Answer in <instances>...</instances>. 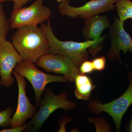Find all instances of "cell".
Here are the masks:
<instances>
[{
  "label": "cell",
  "mask_w": 132,
  "mask_h": 132,
  "mask_svg": "<svg viewBox=\"0 0 132 132\" xmlns=\"http://www.w3.org/2000/svg\"><path fill=\"white\" fill-rule=\"evenodd\" d=\"M115 7L121 21L125 22L127 19H132V2L130 0H117Z\"/></svg>",
  "instance_id": "cell-14"
},
{
  "label": "cell",
  "mask_w": 132,
  "mask_h": 132,
  "mask_svg": "<svg viewBox=\"0 0 132 132\" xmlns=\"http://www.w3.org/2000/svg\"><path fill=\"white\" fill-rule=\"evenodd\" d=\"M1 85V76H0V85Z\"/></svg>",
  "instance_id": "cell-24"
},
{
  "label": "cell",
  "mask_w": 132,
  "mask_h": 132,
  "mask_svg": "<svg viewBox=\"0 0 132 132\" xmlns=\"http://www.w3.org/2000/svg\"><path fill=\"white\" fill-rule=\"evenodd\" d=\"M13 113V109L10 107L5 110L0 111V127H11Z\"/></svg>",
  "instance_id": "cell-16"
},
{
  "label": "cell",
  "mask_w": 132,
  "mask_h": 132,
  "mask_svg": "<svg viewBox=\"0 0 132 132\" xmlns=\"http://www.w3.org/2000/svg\"><path fill=\"white\" fill-rule=\"evenodd\" d=\"M12 43L24 60L35 64L49 54V44L41 28L26 26L17 29L12 38Z\"/></svg>",
  "instance_id": "cell-2"
},
{
  "label": "cell",
  "mask_w": 132,
  "mask_h": 132,
  "mask_svg": "<svg viewBox=\"0 0 132 132\" xmlns=\"http://www.w3.org/2000/svg\"><path fill=\"white\" fill-rule=\"evenodd\" d=\"M23 60L12 43L6 40L0 44L1 85L6 87L13 85L14 79L12 72L16 64Z\"/></svg>",
  "instance_id": "cell-10"
},
{
  "label": "cell",
  "mask_w": 132,
  "mask_h": 132,
  "mask_svg": "<svg viewBox=\"0 0 132 132\" xmlns=\"http://www.w3.org/2000/svg\"><path fill=\"white\" fill-rule=\"evenodd\" d=\"M117 0H92L79 7H75L69 4L70 0L60 2L58 6L59 13L62 16L72 19L90 18L101 13L114 9Z\"/></svg>",
  "instance_id": "cell-7"
},
{
  "label": "cell",
  "mask_w": 132,
  "mask_h": 132,
  "mask_svg": "<svg viewBox=\"0 0 132 132\" xmlns=\"http://www.w3.org/2000/svg\"><path fill=\"white\" fill-rule=\"evenodd\" d=\"M14 71L26 78L31 83L34 90L37 107L39 106L42 95L48 84L55 82L64 83L68 81L64 76L52 75L43 72L36 68L34 63L28 61L23 60L18 63Z\"/></svg>",
  "instance_id": "cell-5"
},
{
  "label": "cell",
  "mask_w": 132,
  "mask_h": 132,
  "mask_svg": "<svg viewBox=\"0 0 132 132\" xmlns=\"http://www.w3.org/2000/svg\"><path fill=\"white\" fill-rule=\"evenodd\" d=\"M124 22L115 18L111 26V46L107 54L110 60H118L119 63L122 64L120 52L125 54H132V39L125 30Z\"/></svg>",
  "instance_id": "cell-9"
},
{
  "label": "cell",
  "mask_w": 132,
  "mask_h": 132,
  "mask_svg": "<svg viewBox=\"0 0 132 132\" xmlns=\"http://www.w3.org/2000/svg\"><path fill=\"white\" fill-rule=\"evenodd\" d=\"M95 70L101 71L105 68L106 64V59L104 56L98 57L94 59L92 61Z\"/></svg>",
  "instance_id": "cell-18"
},
{
  "label": "cell",
  "mask_w": 132,
  "mask_h": 132,
  "mask_svg": "<svg viewBox=\"0 0 132 132\" xmlns=\"http://www.w3.org/2000/svg\"><path fill=\"white\" fill-rule=\"evenodd\" d=\"M79 68L80 73L82 74L90 73L95 70L92 61L88 60L83 62Z\"/></svg>",
  "instance_id": "cell-17"
},
{
  "label": "cell",
  "mask_w": 132,
  "mask_h": 132,
  "mask_svg": "<svg viewBox=\"0 0 132 132\" xmlns=\"http://www.w3.org/2000/svg\"><path fill=\"white\" fill-rule=\"evenodd\" d=\"M127 77L130 84L120 97L106 104H102L98 100H92L88 105V108L95 114L105 112L110 116L115 123L117 132L120 131L122 118L132 104V71L129 72Z\"/></svg>",
  "instance_id": "cell-4"
},
{
  "label": "cell",
  "mask_w": 132,
  "mask_h": 132,
  "mask_svg": "<svg viewBox=\"0 0 132 132\" xmlns=\"http://www.w3.org/2000/svg\"><path fill=\"white\" fill-rule=\"evenodd\" d=\"M10 28L9 19H7L2 2L0 1V44L6 40Z\"/></svg>",
  "instance_id": "cell-15"
},
{
  "label": "cell",
  "mask_w": 132,
  "mask_h": 132,
  "mask_svg": "<svg viewBox=\"0 0 132 132\" xmlns=\"http://www.w3.org/2000/svg\"><path fill=\"white\" fill-rule=\"evenodd\" d=\"M72 120L70 119H69L68 118H67V117H65V119H63V120H61V121H62V122H63V123H61V124H63V125L62 126H61V128L60 129V130H59V131H58L59 132H65V129H64V128H65V126H64V125H65L66 123H68V122H69V121H70Z\"/></svg>",
  "instance_id": "cell-22"
},
{
  "label": "cell",
  "mask_w": 132,
  "mask_h": 132,
  "mask_svg": "<svg viewBox=\"0 0 132 132\" xmlns=\"http://www.w3.org/2000/svg\"><path fill=\"white\" fill-rule=\"evenodd\" d=\"M31 0H0L2 2L7 1H11L13 2V9L21 8L23 7L24 5H26L28 2H30Z\"/></svg>",
  "instance_id": "cell-20"
},
{
  "label": "cell",
  "mask_w": 132,
  "mask_h": 132,
  "mask_svg": "<svg viewBox=\"0 0 132 132\" xmlns=\"http://www.w3.org/2000/svg\"><path fill=\"white\" fill-rule=\"evenodd\" d=\"M40 27L46 36L49 44V53L55 54L70 58L79 67L83 62L88 59V52L95 56L102 48V43L105 36H101L97 40H86L85 42L60 40L55 35L50 20L46 24H41Z\"/></svg>",
  "instance_id": "cell-1"
},
{
  "label": "cell",
  "mask_w": 132,
  "mask_h": 132,
  "mask_svg": "<svg viewBox=\"0 0 132 132\" xmlns=\"http://www.w3.org/2000/svg\"><path fill=\"white\" fill-rule=\"evenodd\" d=\"M39 109L30 120L32 131L40 129L44 122L54 111L59 108L71 111L77 108L75 102L69 100L65 92L55 95L50 88L45 89L44 97L41 100Z\"/></svg>",
  "instance_id": "cell-3"
},
{
  "label": "cell",
  "mask_w": 132,
  "mask_h": 132,
  "mask_svg": "<svg viewBox=\"0 0 132 132\" xmlns=\"http://www.w3.org/2000/svg\"><path fill=\"white\" fill-rule=\"evenodd\" d=\"M35 64L46 72L62 75L71 82H74L76 76L80 73L79 67L70 58L61 55L48 54Z\"/></svg>",
  "instance_id": "cell-8"
},
{
  "label": "cell",
  "mask_w": 132,
  "mask_h": 132,
  "mask_svg": "<svg viewBox=\"0 0 132 132\" xmlns=\"http://www.w3.org/2000/svg\"><path fill=\"white\" fill-rule=\"evenodd\" d=\"M84 22L82 32L86 40L99 39L104 29L111 27L109 19L105 15H98L85 19Z\"/></svg>",
  "instance_id": "cell-12"
},
{
  "label": "cell",
  "mask_w": 132,
  "mask_h": 132,
  "mask_svg": "<svg viewBox=\"0 0 132 132\" xmlns=\"http://www.w3.org/2000/svg\"><path fill=\"white\" fill-rule=\"evenodd\" d=\"M44 0H36L27 7L13 9L9 20L10 28L18 29L26 26H38L48 20L51 10L43 5Z\"/></svg>",
  "instance_id": "cell-6"
},
{
  "label": "cell",
  "mask_w": 132,
  "mask_h": 132,
  "mask_svg": "<svg viewBox=\"0 0 132 132\" xmlns=\"http://www.w3.org/2000/svg\"><path fill=\"white\" fill-rule=\"evenodd\" d=\"M76 88L75 94L79 100L89 101L91 100V94L96 88L92 79L85 74L80 73L75 78Z\"/></svg>",
  "instance_id": "cell-13"
},
{
  "label": "cell",
  "mask_w": 132,
  "mask_h": 132,
  "mask_svg": "<svg viewBox=\"0 0 132 132\" xmlns=\"http://www.w3.org/2000/svg\"><path fill=\"white\" fill-rule=\"evenodd\" d=\"M12 74L16 79L19 88L17 108L11 120V127H14L24 125L28 119L32 118L36 112V109L27 96L25 78L14 71Z\"/></svg>",
  "instance_id": "cell-11"
},
{
  "label": "cell",
  "mask_w": 132,
  "mask_h": 132,
  "mask_svg": "<svg viewBox=\"0 0 132 132\" xmlns=\"http://www.w3.org/2000/svg\"><path fill=\"white\" fill-rule=\"evenodd\" d=\"M55 1H57L58 2L60 3L61 2L63 1H65V0H55Z\"/></svg>",
  "instance_id": "cell-23"
},
{
  "label": "cell",
  "mask_w": 132,
  "mask_h": 132,
  "mask_svg": "<svg viewBox=\"0 0 132 132\" xmlns=\"http://www.w3.org/2000/svg\"><path fill=\"white\" fill-rule=\"evenodd\" d=\"M31 125L30 123L25 124L16 127H11L12 128L8 129H4L1 130L0 132H21L26 128L30 127Z\"/></svg>",
  "instance_id": "cell-19"
},
{
  "label": "cell",
  "mask_w": 132,
  "mask_h": 132,
  "mask_svg": "<svg viewBox=\"0 0 132 132\" xmlns=\"http://www.w3.org/2000/svg\"><path fill=\"white\" fill-rule=\"evenodd\" d=\"M125 131L127 132H132V112L130 120L125 126Z\"/></svg>",
  "instance_id": "cell-21"
}]
</instances>
